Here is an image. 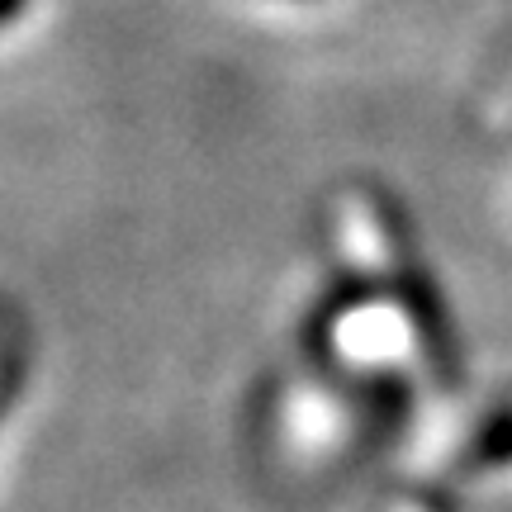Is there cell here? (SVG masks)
Here are the masks:
<instances>
[{"label": "cell", "instance_id": "cell-1", "mask_svg": "<svg viewBox=\"0 0 512 512\" xmlns=\"http://www.w3.org/2000/svg\"><path fill=\"white\" fill-rule=\"evenodd\" d=\"M399 294L403 304H408V318H413V328L422 337V351H427V366L437 375L441 384H456L460 380V342L451 323H446V309H441L437 290H432V280L422 271L418 261H399Z\"/></svg>", "mask_w": 512, "mask_h": 512}, {"label": "cell", "instance_id": "cell-2", "mask_svg": "<svg viewBox=\"0 0 512 512\" xmlns=\"http://www.w3.org/2000/svg\"><path fill=\"white\" fill-rule=\"evenodd\" d=\"M503 460H512V408L479 427V437H475V446H470L465 465H470V470H489V465H503Z\"/></svg>", "mask_w": 512, "mask_h": 512}, {"label": "cell", "instance_id": "cell-3", "mask_svg": "<svg viewBox=\"0 0 512 512\" xmlns=\"http://www.w3.org/2000/svg\"><path fill=\"white\" fill-rule=\"evenodd\" d=\"M29 10V0H0V24H10V19H19Z\"/></svg>", "mask_w": 512, "mask_h": 512}]
</instances>
